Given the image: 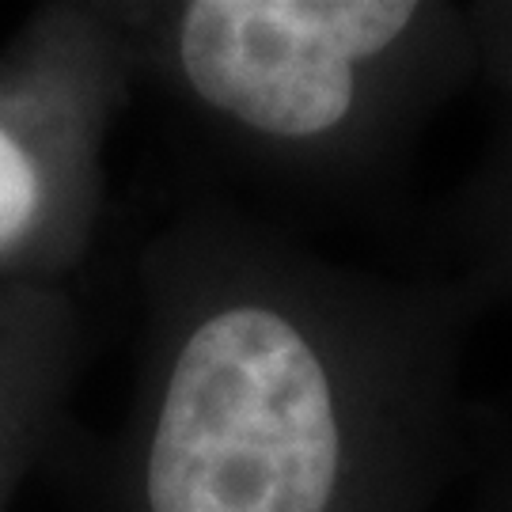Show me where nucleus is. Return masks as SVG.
Listing matches in <instances>:
<instances>
[{
  "label": "nucleus",
  "instance_id": "f03ea898",
  "mask_svg": "<svg viewBox=\"0 0 512 512\" xmlns=\"http://www.w3.org/2000/svg\"><path fill=\"white\" fill-rule=\"evenodd\" d=\"M186 183L285 228H410L414 152L478 84L467 0H118Z\"/></svg>",
  "mask_w": 512,
  "mask_h": 512
},
{
  "label": "nucleus",
  "instance_id": "20e7f679",
  "mask_svg": "<svg viewBox=\"0 0 512 512\" xmlns=\"http://www.w3.org/2000/svg\"><path fill=\"white\" fill-rule=\"evenodd\" d=\"M478 42V88L490 129L475 164L444 198L414 213L410 266L452 277L482 308H512V0H467Z\"/></svg>",
  "mask_w": 512,
  "mask_h": 512
},
{
  "label": "nucleus",
  "instance_id": "f257e3e1",
  "mask_svg": "<svg viewBox=\"0 0 512 512\" xmlns=\"http://www.w3.org/2000/svg\"><path fill=\"white\" fill-rule=\"evenodd\" d=\"M137 365L107 433L50 471L69 512H433L467 478V349L490 315L186 183L141 243Z\"/></svg>",
  "mask_w": 512,
  "mask_h": 512
},
{
  "label": "nucleus",
  "instance_id": "423d86ee",
  "mask_svg": "<svg viewBox=\"0 0 512 512\" xmlns=\"http://www.w3.org/2000/svg\"><path fill=\"white\" fill-rule=\"evenodd\" d=\"M471 512H512V410L478 406L475 459L467 467Z\"/></svg>",
  "mask_w": 512,
  "mask_h": 512
},
{
  "label": "nucleus",
  "instance_id": "7ed1b4c3",
  "mask_svg": "<svg viewBox=\"0 0 512 512\" xmlns=\"http://www.w3.org/2000/svg\"><path fill=\"white\" fill-rule=\"evenodd\" d=\"M137 103L118 0L42 4L0 46V289L73 285L107 217V148Z\"/></svg>",
  "mask_w": 512,
  "mask_h": 512
},
{
  "label": "nucleus",
  "instance_id": "39448f33",
  "mask_svg": "<svg viewBox=\"0 0 512 512\" xmlns=\"http://www.w3.org/2000/svg\"><path fill=\"white\" fill-rule=\"evenodd\" d=\"M76 285L0 289V512L73 433L92 330Z\"/></svg>",
  "mask_w": 512,
  "mask_h": 512
}]
</instances>
